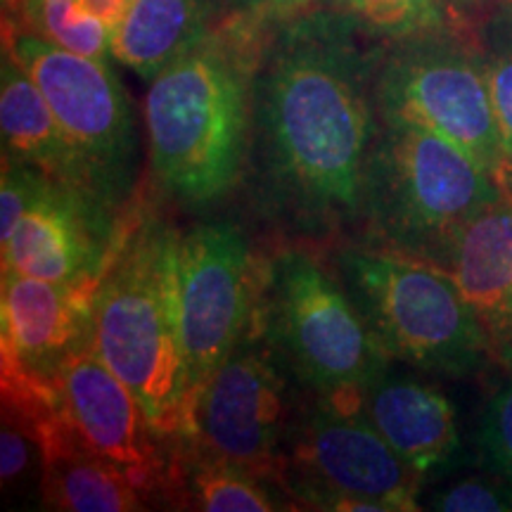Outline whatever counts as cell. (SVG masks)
I'll list each match as a JSON object with an SVG mask.
<instances>
[{"instance_id":"cell-1","label":"cell","mask_w":512,"mask_h":512,"mask_svg":"<svg viewBox=\"0 0 512 512\" xmlns=\"http://www.w3.org/2000/svg\"><path fill=\"white\" fill-rule=\"evenodd\" d=\"M335 8L287 19L261 41L247 166L254 192L292 230L330 235L361 221L377 117L375 50Z\"/></svg>"},{"instance_id":"cell-2","label":"cell","mask_w":512,"mask_h":512,"mask_svg":"<svg viewBox=\"0 0 512 512\" xmlns=\"http://www.w3.org/2000/svg\"><path fill=\"white\" fill-rule=\"evenodd\" d=\"M261 17L240 12L150 81L145 138L152 174L183 207L204 209L235 188L249 157L252 79Z\"/></svg>"},{"instance_id":"cell-3","label":"cell","mask_w":512,"mask_h":512,"mask_svg":"<svg viewBox=\"0 0 512 512\" xmlns=\"http://www.w3.org/2000/svg\"><path fill=\"white\" fill-rule=\"evenodd\" d=\"M178 233L155 216L126 230L93 302V351L136 394L164 441L190 439L192 396L178 316Z\"/></svg>"},{"instance_id":"cell-4","label":"cell","mask_w":512,"mask_h":512,"mask_svg":"<svg viewBox=\"0 0 512 512\" xmlns=\"http://www.w3.org/2000/svg\"><path fill=\"white\" fill-rule=\"evenodd\" d=\"M503 195V178L439 133L382 124L363 185L375 247L434 264L467 219Z\"/></svg>"},{"instance_id":"cell-5","label":"cell","mask_w":512,"mask_h":512,"mask_svg":"<svg viewBox=\"0 0 512 512\" xmlns=\"http://www.w3.org/2000/svg\"><path fill=\"white\" fill-rule=\"evenodd\" d=\"M337 278L396 361L448 377L484 366L491 337L456 280L425 259L384 247H344Z\"/></svg>"},{"instance_id":"cell-6","label":"cell","mask_w":512,"mask_h":512,"mask_svg":"<svg viewBox=\"0 0 512 512\" xmlns=\"http://www.w3.org/2000/svg\"><path fill=\"white\" fill-rule=\"evenodd\" d=\"M256 309L275 361L318 396L347 399L389 370L392 356L354 299L304 249L268 261Z\"/></svg>"},{"instance_id":"cell-7","label":"cell","mask_w":512,"mask_h":512,"mask_svg":"<svg viewBox=\"0 0 512 512\" xmlns=\"http://www.w3.org/2000/svg\"><path fill=\"white\" fill-rule=\"evenodd\" d=\"M373 95L382 124L439 133L501 176L508 166L475 38L444 24L377 48Z\"/></svg>"},{"instance_id":"cell-8","label":"cell","mask_w":512,"mask_h":512,"mask_svg":"<svg viewBox=\"0 0 512 512\" xmlns=\"http://www.w3.org/2000/svg\"><path fill=\"white\" fill-rule=\"evenodd\" d=\"M275 479L306 508L344 512L420 510L425 482L354 403L330 396L292 420Z\"/></svg>"},{"instance_id":"cell-9","label":"cell","mask_w":512,"mask_h":512,"mask_svg":"<svg viewBox=\"0 0 512 512\" xmlns=\"http://www.w3.org/2000/svg\"><path fill=\"white\" fill-rule=\"evenodd\" d=\"M3 53L46 95L88 188L119 209L133 190L138 133L131 102L110 62L55 46L17 19H5Z\"/></svg>"},{"instance_id":"cell-10","label":"cell","mask_w":512,"mask_h":512,"mask_svg":"<svg viewBox=\"0 0 512 512\" xmlns=\"http://www.w3.org/2000/svg\"><path fill=\"white\" fill-rule=\"evenodd\" d=\"M176 278L195 408L209 377L249 335L254 306L259 304L245 233L233 223L216 221L178 235Z\"/></svg>"},{"instance_id":"cell-11","label":"cell","mask_w":512,"mask_h":512,"mask_svg":"<svg viewBox=\"0 0 512 512\" xmlns=\"http://www.w3.org/2000/svg\"><path fill=\"white\" fill-rule=\"evenodd\" d=\"M292 420L285 370L266 342L247 335L197 396L190 441L259 479H275Z\"/></svg>"},{"instance_id":"cell-12","label":"cell","mask_w":512,"mask_h":512,"mask_svg":"<svg viewBox=\"0 0 512 512\" xmlns=\"http://www.w3.org/2000/svg\"><path fill=\"white\" fill-rule=\"evenodd\" d=\"M60 418L83 444L117 467L145 496L169 489L174 456L136 399L93 347L67 361L50 382Z\"/></svg>"},{"instance_id":"cell-13","label":"cell","mask_w":512,"mask_h":512,"mask_svg":"<svg viewBox=\"0 0 512 512\" xmlns=\"http://www.w3.org/2000/svg\"><path fill=\"white\" fill-rule=\"evenodd\" d=\"M114 211L93 190L53 178L3 245V271L60 285L100 283L124 238Z\"/></svg>"},{"instance_id":"cell-14","label":"cell","mask_w":512,"mask_h":512,"mask_svg":"<svg viewBox=\"0 0 512 512\" xmlns=\"http://www.w3.org/2000/svg\"><path fill=\"white\" fill-rule=\"evenodd\" d=\"M98 285H60L17 271H3V375L50 387L67 361L91 349Z\"/></svg>"},{"instance_id":"cell-15","label":"cell","mask_w":512,"mask_h":512,"mask_svg":"<svg viewBox=\"0 0 512 512\" xmlns=\"http://www.w3.org/2000/svg\"><path fill=\"white\" fill-rule=\"evenodd\" d=\"M347 399L422 477L444 472L458 456L456 408L434 387L387 370Z\"/></svg>"},{"instance_id":"cell-16","label":"cell","mask_w":512,"mask_h":512,"mask_svg":"<svg viewBox=\"0 0 512 512\" xmlns=\"http://www.w3.org/2000/svg\"><path fill=\"white\" fill-rule=\"evenodd\" d=\"M41 439L43 508L62 512H136L145 508V494L117 467L100 458L57 413L50 392L36 408Z\"/></svg>"},{"instance_id":"cell-17","label":"cell","mask_w":512,"mask_h":512,"mask_svg":"<svg viewBox=\"0 0 512 512\" xmlns=\"http://www.w3.org/2000/svg\"><path fill=\"white\" fill-rule=\"evenodd\" d=\"M501 178L503 195L467 219L434 261L456 280L489 337L512 306V164Z\"/></svg>"},{"instance_id":"cell-18","label":"cell","mask_w":512,"mask_h":512,"mask_svg":"<svg viewBox=\"0 0 512 512\" xmlns=\"http://www.w3.org/2000/svg\"><path fill=\"white\" fill-rule=\"evenodd\" d=\"M0 136L3 157L41 166L57 181L88 188L79 157L57 124L46 95L8 53H3L0 69Z\"/></svg>"},{"instance_id":"cell-19","label":"cell","mask_w":512,"mask_h":512,"mask_svg":"<svg viewBox=\"0 0 512 512\" xmlns=\"http://www.w3.org/2000/svg\"><path fill=\"white\" fill-rule=\"evenodd\" d=\"M207 0H131L114 29L112 57L152 81L209 36Z\"/></svg>"},{"instance_id":"cell-20","label":"cell","mask_w":512,"mask_h":512,"mask_svg":"<svg viewBox=\"0 0 512 512\" xmlns=\"http://www.w3.org/2000/svg\"><path fill=\"white\" fill-rule=\"evenodd\" d=\"M183 453H174L171 486L181 489V498L190 508L204 512H273L283 510L268 494L264 479L245 467L228 463L204 451L195 441H181Z\"/></svg>"},{"instance_id":"cell-21","label":"cell","mask_w":512,"mask_h":512,"mask_svg":"<svg viewBox=\"0 0 512 512\" xmlns=\"http://www.w3.org/2000/svg\"><path fill=\"white\" fill-rule=\"evenodd\" d=\"M22 24L55 46L107 62L114 31L83 8L81 0H22Z\"/></svg>"},{"instance_id":"cell-22","label":"cell","mask_w":512,"mask_h":512,"mask_svg":"<svg viewBox=\"0 0 512 512\" xmlns=\"http://www.w3.org/2000/svg\"><path fill=\"white\" fill-rule=\"evenodd\" d=\"M482 53L503 152L512 164V0H498L475 36Z\"/></svg>"},{"instance_id":"cell-23","label":"cell","mask_w":512,"mask_h":512,"mask_svg":"<svg viewBox=\"0 0 512 512\" xmlns=\"http://www.w3.org/2000/svg\"><path fill=\"white\" fill-rule=\"evenodd\" d=\"M328 3L354 19L368 36L387 38V41L444 24L439 0H328Z\"/></svg>"},{"instance_id":"cell-24","label":"cell","mask_w":512,"mask_h":512,"mask_svg":"<svg viewBox=\"0 0 512 512\" xmlns=\"http://www.w3.org/2000/svg\"><path fill=\"white\" fill-rule=\"evenodd\" d=\"M53 176L41 166L17 162L3 157V174H0V245L10 240L24 214L34 207L41 192L48 188Z\"/></svg>"},{"instance_id":"cell-25","label":"cell","mask_w":512,"mask_h":512,"mask_svg":"<svg viewBox=\"0 0 512 512\" xmlns=\"http://www.w3.org/2000/svg\"><path fill=\"white\" fill-rule=\"evenodd\" d=\"M477 441L491 470L512 482V380L491 394L479 420Z\"/></svg>"},{"instance_id":"cell-26","label":"cell","mask_w":512,"mask_h":512,"mask_svg":"<svg viewBox=\"0 0 512 512\" xmlns=\"http://www.w3.org/2000/svg\"><path fill=\"white\" fill-rule=\"evenodd\" d=\"M427 505L441 512H512V482L501 475L467 477L439 489Z\"/></svg>"},{"instance_id":"cell-27","label":"cell","mask_w":512,"mask_h":512,"mask_svg":"<svg viewBox=\"0 0 512 512\" xmlns=\"http://www.w3.org/2000/svg\"><path fill=\"white\" fill-rule=\"evenodd\" d=\"M233 3L235 8H240V12L268 19L273 15H280V12L304 8V5L311 3V0H233Z\"/></svg>"},{"instance_id":"cell-28","label":"cell","mask_w":512,"mask_h":512,"mask_svg":"<svg viewBox=\"0 0 512 512\" xmlns=\"http://www.w3.org/2000/svg\"><path fill=\"white\" fill-rule=\"evenodd\" d=\"M81 3L91 15L102 19V22L114 31L119 27L121 19H124L131 0H81Z\"/></svg>"},{"instance_id":"cell-29","label":"cell","mask_w":512,"mask_h":512,"mask_svg":"<svg viewBox=\"0 0 512 512\" xmlns=\"http://www.w3.org/2000/svg\"><path fill=\"white\" fill-rule=\"evenodd\" d=\"M491 349H494V354L501 356L505 363L512 366V306L503 316L501 323L496 325L494 332H491Z\"/></svg>"},{"instance_id":"cell-30","label":"cell","mask_w":512,"mask_h":512,"mask_svg":"<svg viewBox=\"0 0 512 512\" xmlns=\"http://www.w3.org/2000/svg\"><path fill=\"white\" fill-rule=\"evenodd\" d=\"M460 3H467V0H439V5H460Z\"/></svg>"},{"instance_id":"cell-31","label":"cell","mask_w":512,"mask_h":512,"mask_svg":"<svg viewBox=\"0 0 512 512\" xmlns=\"http://www.w3.org/2000/svg\"><path fill=\"white\" fill-rule=\"evenodd\" d=\"M5 3H15V0H5Z\"/></svg>"}]
</instances>
